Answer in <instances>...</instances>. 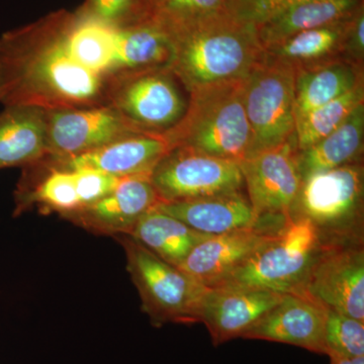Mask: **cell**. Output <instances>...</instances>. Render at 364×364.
Instances as JSON below:
<instances>
[{"label":"cell","instance_id":"6","mask_svg":"<svg viewBox=\"0 0 364 364\" xmlns=\"http://www.w3.org/2000/svg\"><path fill=\"white\" fill-rule=\"evenodd\" d=\"M128 270L142 299L143 310L155 325L198 323V309L208 287L158 257L149 249L121 235Z\"/></svg>","mask_w":364,"mask_h":364},{"label":"cell","instance_id":"28","mask_svg":"<svg viewBox=\"0 0 364 364\" xmlns=\"http://www.w3.org/2000/svg\"><path fill=\"white\" fill-rule=\"evenodd\" d=\"M81 7L91 16L119 28L147 21L152 11L148 0H85Z\"/></svg>","mask_w":364,"mask_h":364},{"label":"cell","instance_id":"32","mask_svg":"<svg viewBox=\"0 0 364 364\" xmlns=\"http://www.w3.org/2000/svg\"><path fill=\"white\" fill-rule=\"evenodd\" d=\"M345 56L347 60L363 66L364 58V7L354 16L346 39Z\"/></svg>","mask_w":364,"mask_h":364},{"label":"cell","instance_id":"22","mask_svg":"<svg viewBox=\"0 0 364 364\" xmlns=\"http://www.w3.org/2000/svg\"><path fill=\"white\" fill-rule=\"evenodd\" d=\"M354 16L333 25L296 33L282 42L269 46L263 49V58L287 64L296 70L329 60H347L345 56L346 39Z\"/></svg>","mask_w":364,"mask_h":364},{"label":"cell","instance_id":"18","mask_svg":"<svg viewBox=\"0 0 364 364\" xmlns=\"http://www.w3.org/2000/svg\"><path fill=\"white\" fill-rule=\"evenodd\" d=\"M186 226L208 236L249 229L257 225L252 205L242 191L203 196L155 207Z\"/></svg>","mask_w":364,"mask_h":364},{"label":"cell","instance_id":"34","mask_svg":"<svg viewBox=\"0 0 364 364\" xmlns=\"http://www.w3.org/2000/svg\"><path fill=\"white\" fill-rule=\"evenodd\" d=\"M148 1H149L151 7H152L153 9V6H154L155 4H157V2H159L160 0H148ZM151 13H152V11H151Z\"/></svg>","mask_w":364,"mask_h":364},{"label":"cell","instance_id":"15","mask_svg":"<svg viewBox=\"0 0 364 364\" xmlns=\"http://www.w3.org/2000/svg\"><path fill=\"white\" fill-rule=\"evenodd\" d=\"M282 296L263 289L208 287L198 309V323L207 327L215 346L242 338Z\"/></svg>","mask_w":364,"mask_h":364},{"label":"cell","instance_id":"26","mask_svg":"<svg viewBox=\"0 0 364 364\" xmlns=\"http://www.w3.org/2000/svg\"><path fill=\"white\" fill-rule=\"evenodd\" d=\"M48 168L49 172L36 186L35 191L16 195L18 210H21L26 203L33 200L46 210L59 213L68 219L81 210L74 172L50 165H48Z\"/></svg>","mask_w":364,"mask_h":364},{"label":"cell","instance_id":"4","mask_svg":"<svg viewBox=\"0 0 364 364\" xmlns=\"http://www.w3.org/2000/svg\"><path fill=\"white\" fill-rule=\"evenodd\" d=\"M363 166L360 161L301 181L289 218L309 220L322 243L363 242Z\"/></svg>","mask_w":364,"mask_h":364},{"label":"cell","instance_id":"19","mask_svg":"<svg viewBox=\"0 0 364 364\" xmlns=\"http://www.w3.org/2000/svg\"><path fill=\"white\" fill-rule=\"evenodd\" d=\"M47 111L11 105L0 114V169L30 166L48 156Z\"/></svg>","mask_w":364,"mask_h":364},{"label":"cell","instance_id":"17","mask_svg":"<svg viewBox=\"0 0 364 364\" xmlns=\"http://www.w3.org/2000/svg\"><path fill=\"white\" fill-rule=\"evenodd\" d=\"M159 203L150 176L124 177L109 195L68 219L97 233L129 235L139 219Z\"/></svg>","mask_w":364,"mask_h":364},{"label":"cell","instance_id":"7","mask_svg":"<svg viewBox=\"0 0 364 364\" xmlns=\"http://www.w3.org/2000/svg\"><path fill=\"white\" fill-rule=\"evenodd\" d=\"M294 67L263 56L244 78V107L251 131L248 158L294 135Z\"/></svg>","mask_w":364,"mask_h":364},{"label":"cell","instance_id":"10","mask_svg":"<svg viewBox=\"0 0 364 364\" xmlns=\"http://www.w3.org/2000/svg\"><path fill=\"white\" fill-rule=\"evenodd\" d=\"M176 79L167 67L127 74L112 87L107 105L142 130L163 133L181 119L188 107Z\"/></svg>","mask_w":364,"mask_h":364},{"label":"cell","instance_id":"31","mask_svg":"<svg viewBox=\"0 0 364 364\" xmlns=\"http://www.w3.org/2000/svg\"><path fill=\"white\" fill-rule=\"evenodd\" d=\"M72 171L75 176L81 210L109 195L123 179L97 170L75 169Z\"/></svg>","mask_w":364,"mask_h":364},{"label":"cell","instance_id":"13","mask_svg":"<svg viewBox=\"0 0 364 364\" xmlns=\"http://www.w3.org/2000/svg\"><path fill=\"white\" fill-rule=\"evenodd\" d=\"M171 150L163 133H144L68 157H45L60 169H92L121 177L151 176L163 156Z\"/></svg>","mask_w":364,"mask_h":364},{"label":"cell","instance_id":"29","mask_svg":"<svg viewBox=\"0 0 364 364\" xmlns=\"http://www.w3.org/2000/svg\"><path fill=\"white\" fill-rule=\"evenodd\" d=\"M228 0H160L149 21L158 26L174 25L227 11Z\"/></svg>","mask_w":364,"mask_h":364},{"label":"cell","instance_id":"23","mask_svg":"<svg viewBox=\"0 0 364 364\" xmlns=\"http://www.w3.org/2000/svg\"><path fill=\"white\" fill-rule=\"evenodd\" d=\"M363 139L364 104L358 105L331 134L305 150L296 151L301 181L318 172L360 161Z\"/></svg>","mask_w":364,"mask_h":364},{"label":"cell","instance_id":"33","mask_svg":"<svg viewBox=\"0 0 364 364\" xmlns=\"http://www.w3.org/2000/svg\"><path fill=\"white\" fill-rule=\"evenodd\" d=\"M331 364H364V356L360 358H341V356H330Z\"/></svg>","mask_w":364,"mask_h":364},{"label":"cell","instance_id":"1","mask_svg":"<svg viewBox=\"0 0 364 364\" xmlns=\"http://www.w3.org/2000/svg\"><path fill=\"white\" fill-rule=\"evenodd\" d=\"M75 11H54L0 36V102L54 111L109 104L116 85L88 65Z\"/></svg>","mask_w":364,"mask_h":364},{"label":"cell","instance_id":"3","mask_svg":"<svg viewBox=\"0 0 364 364\" xmlns=\"http://www.w3.org/2000/svg\"><path fill=\"white\" fill-rule=\"evenodd\" d=\"M244 78L191 91L183 116L163 132L171 149L186 148L238 163L247 159L251 131L244 107Z\"/></svg>","mask_w":364,"mask_h":364},{"label":"cell","instance_id":"21","mask_svg":"<svg viewBox=\"0 0 364 364\" xmlns=\"http://www.w3.org/2000/svg\"><path fill=\"white\" fill-rule=\"evenodd\" d=\"M363 6V0H309L255 25L256 32L265 49L296 33L348 20Z\"/></svg>","mask_w":364,"mask_h":364},{"label":"cell","instance_id":"14","mask_svg":"<svg viewBox=\"0 0 364 364\" xmlns=\"http://www.w3.org/2000/svg\"><path fill=\"white\" fill-rule=\"evenodd\" d=\"M326 317L327 309L314 299L301 294H284L242 338L291 344L326 354Z\"/></svg>","mask_w":364,"mask_h":364},{"label":"cell","instance_id":"27","mask_svg":"<svg viewBox=\"0 0 364 364\" xmlns=\"http://www.w3.org/2000/svg\"><path fill=\"white\" fill-rule=\"evenodd\" d=\"M324 342L329 358L364 356V322L327 309Z\"/></svg>","mask_w":364,"mask_h":364},{"label":"cell","instance_id":"16","mask_svg":"<svg viewBox=\"0 0 364 364\" xmlns=\"http://www.w3.org/2000/svg\"><path fill=\"white\" fill-rule=\"evenodd\" d=\"M265 226L264 223L257 222L249 229L208 236L191 250L178 268L203 286L214 287L282 230Z\"/></svg>","mask_w":364,"mask_h":364},{"label":"cell","instance_id":"8","mask_svg":"<svg viewBox=\"0 0 364 364\" xmlns=\"http://www.w3.org/2000/svg\"><path fill=\"white\" fill-rule=\"evenodd\" d=\"M363 242L321 243L301 291L326 309L364 322Z\"/></svg>","mask_w":364,"mask_h":364},{"label":"cell","instance_id":"12","mask_svg":"<svg viewBox=\"0 0 364 364\" xmlns=\"http://www.w3.org/2000/svg\"><path fill=\"white\" fill-rule=\"evenodd\" d=\"M296 135L239 163L248 200L257 219L289 218L301 188Z\"/></svg>","mask_w":364,"mask_h":364},{"label":"cell","instance_id":"20","mask_svg":"<svg viewBox=\"0 0 364 364\" xmlns=\"http://www.w3.org/2000/svg\"><path fill=\"white\" fill-rule=\"evenodd\" d=\"M363 81V66L344 58L321 62L296 70L294 119L328 104Z\"/></svg>","mask_w":364,"mask_h":364},{"label":"cell","instance_id":"30","mask_svg":"<svg viewBox=\"0 0 364 364\" xmlns=\"http://www.w3.org/2000/svg\"><path fill=\"white\" fill-rule=\"evenodd\" d=\"M305 1L309 0H228L227 11L237 20L255 26Z\"/></svg>","mask_w":364,"mask_h":364},{"label":"cell","instance_id":"11","mask_svg":"<svg viewBox=\"0 0 364 364\" xmlns=\"http://www.w3.org/2000/svg\"><path fill=\"white\" fill-rule=\"evenodd\" d=\"M144 133L152 132L139 128L109 105L47 111L48 156H75Z\"/></svg>","mask_w":364,"mask_h":364},{"label":"cell","instance_id":"24","mask_svg":"<svg viewBox=\"0 0 364 364\" xmlns=\"http://www.w3.org/2000/svg\"><path fill=\"white\" fill-rule=\"evenodd\" d=\"M129 236L165 262L176 267L200 242L208 237L156 208L139 219Z\"/></svg>","mask_w":364,"mask_h":364},{"label":"cell","instance_id":"2","mask_svg":"<svg viewBox=\"0 0 364 364\" xmlns=\"http://www.w3.org/2000/svg\"><path fill=\"white\" fill-rule=\"evenodd\" d=\"M168 38V69L191 91L246 77L262 59L255 26L235 18L227 11L196 20L158 26Z\"/></svg>","mask_w":364,"mask_h":364},{"label":"cell","instance_id":"5","mask_svg":"<svg viewBox=\"0 0 364 364\" xmlns=\"http://www.w3.org/2000/svg\"><path fill=\"white\" fill-rule=\"evenodd\" d=\"M321 243L312 223L289 218L272 240L214 287L299 294Z\"/></svg>","mask_w":364,"mask_h":364},{"label":"cell","instance_id":"25","mask_svg":"<svg viewBox=\"0 0 364 364\" xmlns=\"http://www.w3.org/2000/svg\"><path fill=\"white\" fill-rule=\"evenodd\" d=\"M364 104V82L341 97L321 105L296 122V149L306 148L322 140L343 123L352 112Z\"/></svg>","mask_w":364,"mask_h":364},{"label":"cell","instance_id":"9","mask_svg":"<svg viewBox=\"0 0 364 364\" xmlns=\"http://www.w3.org/2000/svg\"><path fill=\"white\" fill-rule=\"evenodd\" d=\"M160 203L181 202L242 191L238 162L208 156L186 148H172L150 176Z\"/></svg>","mask_w":364,"mask_h":364}]
</instances>
